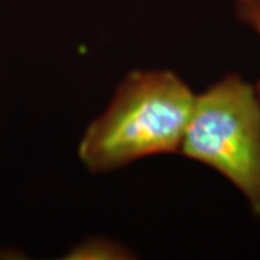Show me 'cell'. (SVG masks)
Instances as JSON below:
<instances>
[{"label": "cell", "mask_w": 260, "mask_h": 260, "mask_svg": "<svg viewBox=\"0 0 260 260\" xmlns=\"http://www.w3.org/2000/svg\"><path fill=\"white\" fill-rule=\"evenodd\" d=\"M179 152L227 178L260 215V99L251 84L229 74L195 95Z\"/></svg>", "instance_id": "7a4b0ae2"}, {"label": "cell", "mask_w": 260, "mask_h": 260, "mask_svg": "<svg viewBox=\"0 0 260 260\" xmlns=\"http://www.w3.org/2000/svg\"><path fill=\"white\" fill-rule=\"evenodd\" d=\"M195 95L169 71H136L117 87L109 109L87 129L78 148L93 172L124 167L140 158L177 152Z\"/></svg>", "instance_id": "6da1fadb"}, {"label": "cell", "mask_w": 260, "mask_h": 260, "mask_svg": "<svg viewBox=\"0 0 260 260\" xmlns=\"http://www.w3.org/2000/svg\"><path fill=\"white\" fill-rule=\"evenodd\" d=\"M236 15L240 22L254 29L260 37V0H236ZM256 91L260 99V80Z\"/></svg>", "instance_id": "3957f363"}]
</instances>
